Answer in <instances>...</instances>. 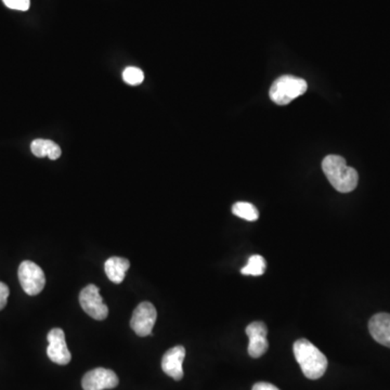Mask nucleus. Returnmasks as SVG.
<instances>
[{"mask_svg":"<svg viewBox=\"0 0 390 390\" xmlns=\"http://www.w3.org/2000/svg\"><path fill=\"white\" fill-rule=\"evenodd\" d=\"M322 169L325 176L340 193H349L358 186L359 175L356 169L347 166L344 157L340 155H328L322 161Z\"/></svg>","mask_w":390,"mask_h":390,"instance_id":"f257e3e1","label":"nucleus"},{"mask_svg":"<svg viewBox=\"0 0 390 390\" xmlns=\"http://www.w3.org/2000/svg\"><path fill=\"white\" fill-rule=\"evenodd\" d=\"M293 350L303 375L309 380H319L324 375L328 359L312 342L301 338L295 342Z\"/></svg>","mask_w":390,"mask_h":390,"instance_id":"f03ea898","label":"nucleus"},{"mask_svg":"<svg viewBox=\"0 0 390 390\" xmlns=\"http://www.w3.org/2000/svg\"><path fill=\"white\" fill-rule=\"evenodd\" d=\"M308 85L303 78L283 75L270 88V98L279 106H287L307 92Z\"/></svg>","mask_w":390,"mask_h":390,"instance_id":"7ed1b4c3","label":"nucleus"},{"mask_svg":"<svg viewBox=\"0 0 390 390\" xmlns=\"http://www.w3.org/2000/svg\"><path fill=\"white\" fill-rule=\"evenodd\" d=\"M17 275L22 289L29 296L38 295L46 284V277L43 269L29 260H24L20 265Z\"/></svg>","mask_w":390,"mask_h":390,"instance_id":"20e7f679","label":"nucleus"},{"mask_svg":"<svg viewBox=\"0 0 390 390\" xmlns=\"http://www.w3.org/2000/svg\"><path fill=\"white\" fill-rule=\"evenodd\" d=\"M80 303L82 310L94 320L102 321L108 318V308L104 303L100 289L96 285L89 284L82 289Z\"/></svg>","mask_w":390,"mask_h":390,"instance_id":"39448f33","label":"nucleus"},{"mask_svg":"<svg viewBox=\"0 0 390 390\" xmlns=\"http://www.w3.org/2000/svg\"><path fill=\"white\" fill-rule=\"evenodd\" d=\"M157 318V309L153 306V303L143 301L133 310V317L130 320V326L138 336L145 338L152 334Z\"/></svg>","mask_w":390,"mask_h":390,"instance_id":"423d86ee","label":"nucleus"},{"mask_svg":"<svg viewBox=\"0 0 390 390\" xmlns=\"http://www.w3.org/2000/svg\"><path fill=\"white\" fill-rule=\"evenodd\" d=\"M117 375L115 372L108 368H96L87 372L82 380L84 390L112 389L118 385Z\"/></svg>","mask_w":390,"mask_h":390,"instance_id":"0eeeda50","label":"nucleus"},{"mask_svg":"<svg viewBox=\"0 0 390 390\" xmlns=\"http://www.w3.org/2000/svg\"><path fill=\"white\" fill-rule=\"evenodd\" d=\"M49 346L47 354L49 359L60 366H66L72 359V354L68 350V345L65 342V334L61 328H52L47 336Z\"/></svg>","mask_w":390,"mask_h":390,"instance_id":"6e6552de","label":"nucleus"},{"mask_svg":"<svg viewBox=\"0 0 390 390\" xmlns=\"http://www.w3.org/2000/svg\"><path fill=\"white\" fill-rule=\"evenodd\" d=\"M268 330L265 323L256 321L251 323L246 328V335L250 340L248 344V354L252 358H260L263 354H266L269 347V342L267 340Z\"/></svg>","mask_w":390,"mask_h":390,"instance_id":"1a4fd4ad","label":"nucleus"},{"mask_svg":"<svg viewBox=\"0 0 390 390\" xmlns=\"http://www.w3.org/2000/svg\"><path fill=\"white\" fill-rule=\"evenodd\" d=\"M185 356H186L185 347H173L163 356L161 370L175 381H180L183 378L182 364Z\"/></svg>","mask_w":390,"mask_h":390,"instance_id":"9d476101","label":"nucleus"},{"mask_svg":"<svg viewBox=\"0 0 390 390\" xmlns=\"http://www.w3.org/2000/svg\"><path fill=\"white\" fill-rule=\"evenodd\" d=\"M368 331L374 340L378 344L390 348V315L389 313H377L372 317L368 322Z\"/></svg>","mask_w":390,"mask_h":390,"instance_id":"9b49d317","label":"nucleus"},{"mask_svg":"<svg viewBox=\"0 0 390 390\" xmlns=\"http://www.w3.org/2000/svg\"><path fill=\"white\" fill-rule=\"evenodd\" d=\"M129 267L130 263L125 258L111 257L104 263V271L108 279L115 284H120L125 279L126 273Z\"/></svg>","mask_w":390,"mask_h":390,"instance_id":"f8f14e48","label":"nucleus"},{"mask_svg":"<svg viewBox=\"0 0 390 390\" xmlns=\"http://www.w3.org/2000/svg\"><path fill=\"white\" fill-rule=\"evenodd\" d=\"M232 212L238 218L247 220V222H256L259 218V212L257 208L251 203L238 202L232 206Z\"/></svg>","mask_w":390,"mask_h":390,"instance_id":"ddd939ff","label":"nucleus"},{"mask_svg":"<svg viewBox=\"0 0 390 390\" xmlns=\"http://www.w3.org/2000/svg\"><path fill=\"white\" fill-rule=\"evenodd\" d=\"M266 260L263 256L254 255L248 259L247 265L242 268L241 273L245 275H253V277H259L263 275L266 271Z\"/></svg>","mask_w":390,"mask_h":390,"instance_id":"4468645a","label":"nucleus"},{"mask_svg":"<svg viewBox=\"0 0 390 390\" xmlns=\"http://www.w3.org/2000/svg\"><path fill=\"white\" fill-rule=\"evenodd\" d=\"M123 80L126 84L137 86V85L141 84L143 80H145V74H143V71L140 70V68L130 66V68H127L124 71Z\"/></svg>","mask_w":390,"mask_h":390,"instance_id":"2eb2a0df","label":"nucleus"},{"mask_svg":"<svg viewBox=\"0 0 390 390\" xmlns=\"http://www.w3.org/2000/svg\"><path fill=\"white\" fill-rule=\"evenodd\" d=\"M3 3L10 9L27 11L31 6V0H3Z\"/></svg>","mask_w":390,"mask_h":390,"instance_id":"dca6fc26","label":"nucleus"},{"mask_svg":"<svg viewBox=\"0 0 390 390\" xmlns=\"http://www.w3.org/2000/svg\"><path fill=\"white\" fill-rule=\"evenodd\" d=\"M45 151H46V157H48L52 161L58 159L61 154H62L60 147L56 143L51 141V140H46V149H45Z\"/></svg>","mask_w":390,"mask_h":390,"instance_id":"f3484780","label":"nucleus"},{"mask_svg":"<svg viewBox=\"0 0 390 390\" xmlns=\"http://www.w3.org/2000/svg\"><path fill=\"white\" fill-rule=\"evenodd\" d=\"M45 145H46V139H36L31 143V151L36 157H45Z\"/></svg>","mask_w":390,"mask_h":390,"instance_id":"a211bd4d","label":"nucleus"},{"mask_svg":"<svg viewBox=\"0 0 390 390\" xmlns=\"http://www.w3.org/2000/svg\"><path fill=\"white\" fill-rule=\"evenodd\" d=\"M8 297H9V287L0 282V310H3L7 305Z\"/></svg>","mask_w":390,"mask_h":390,"instance_id":"6ab92c4d","label":"nucleus"},{"mask_svg":"<svg viewBox=\"0 0 390 390\" xmlns=\"http://www.w3.org/2000/svg\"><path fill=\"white\" fill-rule=\"evenodd\" d=\"M253 390H280L279 388L275 387V385L270 383H265V382H260V383L255 384Z\"/></svg>","mask_w":390,"mask_h":390,"instance_id":"aec40b11","label":"nucleus"}]
</instances>
